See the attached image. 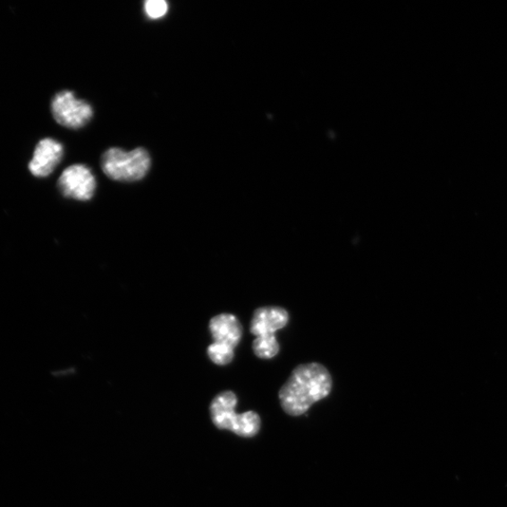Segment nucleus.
Returning <instances> with one entry per match:
<instances>
[{"label": "nucleus", "instance_id": "f03ea898", "mask_svg": "<svg viewBox=\"0 0 507 507\" xmlns=\"http://www.w3.org/2000/svg\"><path fill=\"white\" fill-rule=\"evenodd\" d=\"M150 167V157L147 150L138 148L131 152L119 148L106 150L102 157L105 174L118 182H136L142 180Z\"/></svg>", "mask_w": 507, "mask_h": 507}, {"label": "nucleus", "instance_id": "f8f14e48", "mask_svg": "<svg viewBox=\"0 0 507 507\" xmlns=\"http://www.w3.org/2000/svg\"><path fill=\"white\" fill-rule=\"evenodd\" d=\"M144 10L148 18L156 21L167 13L168 4L164 0H148L144 4Z\"/></svg>", "mask_w": 507, "mask_h": 507}, {"label": "nucleus", "instance_id": "9d476101", "mask_svg": "<svg viewBox=\"0 0 507 507\" xmlns=\"http://www.w3.org/2000/svg\"><path fill=\"white\" fill-rule=\"evenodd\" d=\"M280 350L275 334L258 336L253 342V351L260 359H271Z\"/></svg>", "mask_w": 507, "mask_h": 507}, {"label": "nucleus", "instance_id": "39448f33", "mask_svg": "<svg viewBox=\"0 0 507 507\" xmlns=\"http://www.w3.org/2000/svg\"><path fill=\"white\" fill-rule=\"evenodd\" d=\"M63 146L53 139H42L37 144L29 164L32 175L38 178L49 176L63 157Z\"/></svg>", "mask_w": 507, "mask_h": 507}, {"label": "nucleus", "instance_id": "7ed1b4c3", "mask_svg": "<svg viewBox=\"0 0 507 507\" xmlns=\"http://www.w3.org/2000/svg\"><path fill=\"white\" fill-rule=\"evenodd\" d=\"M51 110L55 121L70 129L84 127L93 116L91 106L75 97L70 90L55 94L51 103Z\"/></svg>", "mask_w": 507, "mask_h": 507}, {"label": "nucleus", "instance_id": "423d86ee", "mask_svg": "<svg viewBox=\"0 0 507 507\" xmlns=\"http://www.w3.org/2000/svg\"><path fill=\"white\" fill-rule=\"evenodd\" d=\"M288 323L289 313L286 309L279 307L260 308L254 312L250 331L257 337L274 335Z\"/></svg>", "mask_w": 507, "mask_h": 507}, {"label": "nucleus", "instance_id": "f257e3e1", "mask_svg": "<svg viewBox=\"0 0 507 507\" xmlns=\"http://www.w3.org/2000/svg\"><path fill=\"white\" fill-rule=\"evenodd\" d=\"M332 384L331 375L325 366L300 365L280 389L281 406L290 416H302L313 404L328 396Z\"/></svg>", "mask_w": 507, "mask_h": 507}, {"label": "nucleus", "instance_id": "6e6552de", "mask_svg": "<svg viewBox=\"0 0 507 507\" xmlns=\"http://www.w3.org/2000/svg\"><path fill=\"white\" fill-rule=\"evenodd\" d=\"M237 402L236 394L231 391L221 393L214 400L211 413L213 421L218 428L234 430L240 419V415L235 412Z\"/></svg>", "mask_w": 507, "mask_h": 507}, {"label": "nucleus", "instance_id": "0eeeda50", "mask_svg": "<svg viewBox=\"0 0 507 507\" xmlns=\"http://www.w3.org/2000/svg\"><path fill=\"white\" fill-rule=\"evenodd\" d=\"M210 331L214 342L235 349L242 336V327L239 319L232 314H220L212 318Z\"/></svg>", "mask_w": 507, "mask_h": 507}, {"label": "nucleus", "instance_id": "9b49d317", "mask_svg": "<svg viewBox=\"0 0 507 507\" xmlns=\"http://www.w3.org/2000/svg\"><path fill=\"white\" fill-rule=\"evenodd\" d=\"M209 359L218 366L230 364L234 359V349L221 343H212L208 351Z\"/></svg>", "mask_w": 507, "mask_h": 507}, {"label": "nucleus", "instance_id": "1a4fd4ad", "mask_svg": "<svg viewBox=\"0 0 507 507\" xmlns=\"http://www.w3.org/2000/svg\"><path fill=\"white\" fill-rule=\"evenodd\" d=\"M260 424V418L257 412H244L240 415V419L233 432L241 437L251 438L258 434Z\"/></svg>", "mask_w": 507, "mask_h": 507}, {"label": "nucleus", "instance_id": "20e7f679", "mask_svg": "<svg viewBox=\"0 0 507 507\" xmlns=\"http://www.w3.org/2000/svg\"><path fill=\"white\" fill-rule=\"evenodd\" d=\"M58 186L64 197L88 201L96 193L97 181L87 165H73L63 173Z\"/></svg>", "mask_w": 507, "mask_h": 507}]
</instances>
